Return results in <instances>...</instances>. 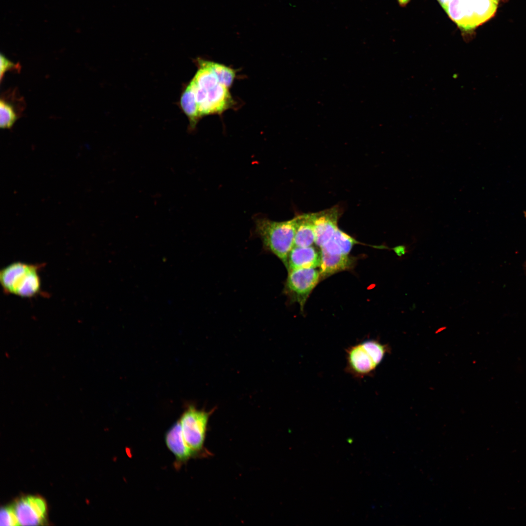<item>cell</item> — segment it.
I'll return each instance as SVG.
<instances>
[{
    "label": "cell",
    "mask_w": 526,
    "mask_h": 526,
    "mask_svg": "<svg viewBox=\"0 0 526 526\" xmlns=\"http://www.w3.org/2000/svg\"><path fill=\"white\" fill-rule=\"evenodd\" d=\"M192 90L201 118L222 114L234 105L229 89L219 83L214 73L202 70L188 84Z\"/></svg>",
    "instance_id": "6da1fadb"
},
{
    "label": "cell",
    "mask_w": 526,
    "mask_h": 526,
    "mask_svg": "<svg viewBox=\"0 0 526 526\" xmlns=\"http://www.w3.org/2000/svg\"><path fill=\"white\" fill-rule=\"evenodd\" d=\"M296 217L282 222L265 218L255 221V233L261 239L264 250L278 258L286 266L288 255L294 246Z\"/></svg>",
    "instance_id": "7a4b0ae2"
},
{
    "label": "cell",
    "mask_w": 526,
    "mask_h": 526,
    "mask_svg": "<svg viewBox=\"0 0 526 526\" xmlns=\"http://www.w3.org/2000/svg\"><path fill=\"white\" fill-rule=\"evenodd\" d=\"M43 263L15 262L0 271V283L3 291L24 298H32L41 293L39 270Z\"/></svg>",
    "instance_id": "3957f363"
},
{
    "label": "cell",
    "mask_w": 526,
    "mask_h": 526,
    "mask_svg": "<svg viewBox=\"0 0 526 526\" xmlns=\"http://www.w3.org/2000/svg\"><path fill=\"white\" fill-rule=\"evenodd\" d=\"M501 0H447L441 6L462 31L469 32L495 14Z\"/></svg>",
    "instance_id": "277c9868"
},
{
    "label": "cell",
    "mask_w": 526,
    "mask_h": 526,
    "mask_svg": "<svg viewBox=\"0 0 526 526\" xmlns=\"http://www.w3.org/2000/svg\"><path fill=\"white\" fill-rule=\"evenodd\" d=\"M387 352L386 345L375 339H366L346 350L345 370L357 378L373 374Z\"/></svg>",
    "instance_id": "5b68a950"
},
{
    "label": "cell",
    "mask_w": 526,
    "mask_h": 526,
    "mask_svg": "<svg viewBox=\"0 0 526 526\" xmlns=\"http://www.w3.org/2000/svg\"><path fill=\"white\" fill-rule=\"evenodd\" d=\"M211 412L190 406L184 412L179 422L185 441L196 454L204 446L207 423Z\"/></svg>",
    "instance_id": "8992f818"
},
{
    "label": "cell",
    "mask_w": 526,
    "mask_h": 526,
    "mask_svg": "<svg viewBox=\"0 0 526 526\" xmlns=\"http://www.w3.org/2000/svg\"><path fill=\"white\" fill-rule=\"evenodd\" d=\"M283 292L291 302H297L302 311L305 303L320 279L315 268H298L288 271Z\"/></svg>",
    "instance_id": "52a82bcc"
},
{
    "label": "cell",
    "mask_w": 526,
    "mask_h": 526,
    "mask_svg": "<svg viewBox=\"0 0 526 526\" xmlns=\"http://www.w3.org/2000/svg\"><path fill=\"white\" fill-rule=\"evenodd\" d=\"M314 214L315 243L320 247L332 237L338 228L340 210L338 206H334Z\"/></svg>",
    "instance_id": "ba28073f"
},
{
    "label": "cell",
    "mask_w": 526,
    "mask_h": 526,
    "mask_svg": "<svg viewBox=\"0 0 526 526\" xmlns=\"http://www.w3.org/2000/svg\"><path fill=\"white\" fill-rule=\"evenodd\" d=\"M165 441L168 449L175 457L176 468L180 467L196 454L185 441L179 421L168 430L165 435Z\"/></svg>",
    "instance_id": "9c48e42d"
},
{
    "label": "cell",
    "mask_w": 526,
    "mask_h": 526,
    "mask_svg": "<svg viewBox=\"0 0 526 526\" xmlns=\"http://www.w3.org/2000/svg\"><path fill=\"white\" fill-rule=\"evenodd\" d=\"M320 259V251L314 247L294 246L288 255L285 267L288 271L298 268H315L319 266Z\"/></svg>",
    "instance_id": "30bf717a"
},
{
    "label": "cell",
    "mask_w": 526,
    "mask_h": 526,
    "mask_svg": "<svg viewBox=\"0 0 526 526\" xmlns=\"http://www.w3.org/2000/svg\"><path fill=\"white\" fill-rule=\"evenodd\" d=\"M320 278L324 279L338 272L350 269L353 261L348 255L330 254L320 250Z\"/></svg>",
    "instance_id": "8fae6325"
},
{
    "label": "cell",
    "mask_w": 526,
    "mask_h": 526,
    "mask_svg": "<svg viewBox=\"0 0 526 526\" xmlns=\"http://www.w3.org/2000/svg\"><path fill=\"white\" fill-rule=\"evenodd\" d=\"M296 217L294 246H310L315 242L314 213H304Z\"/></svg>",
    "instance_id": "7c38bea8"
},
{
    "label": "cell",
    "mask_w": 526,
    "mask_h": 526,
    "mask_svg": "<svg viewBox=\"0 0 526 526\" xmlns=\"http://www.w3.org/2000/svg\"><path fill=\"white\" fill-rule=\"evenodd\" d=\"M3 94L0 100V127L1 129H10L19 117L23 107L16 106Z\"/></svg>",
    "instance_id": "4fadbf2b"
},
{
    "label": "cell",
    "mask_w": 526,
    "mask_h": 526,
    "mask_svg": "<svg viewBox=\"0 0 526 526\" xmlns=\"http://www.w3.org/2000/svg\"><path fill=\"white\" fill-rule=\"evenodd\" d=\"M13 506L19 525L37 526L43 523L44 522L32 508L26 497L18 499Z\"/></svg>",
    "instance_id": "5bb4252c"
},
{
    "label": "cell",
    "mask_w": 526,
    "mask_h": 526,
    "mask_svg": "<svg viewBox=\"0 0 526 526\" xmlns=\"http://www.w3.org/2000/svg\"><path fill=\"white\" fill-rule=\"evenodd\" d=\"M208 64L221 84L229 89L236 77L237 71L223 64L207 60Z\"/></svg>",
    "instance_id": "9a60e30c"
},
{
    "label": "cell",
    "mask_w": 526,
    "mask_h": 526,
    "mask_svg": "<svg viewBox=\"0 0 526 526\" xmlns=\"http://www.w3.org/2000/svg\"><path fill=\"white\" fill-rule=\"evenodd\" d=\"M330 240L340 252L344 255H348L353 245L358 243L355 239L338 228L336 230Z\"/></svg>",
    "instance_id": "2e32d148"
},
{
    "label": "cell",
    "mask_w": 526,
    "mask_h": 526,
    "mask_svg": "<svg viewBox=\"0 0 526 526\" xmlns=\"http://www.w3.org/2000/svg\"><path fill=\"white\" fill-rule=\"evenodd\" d=\"M26 497L33 510L44 522L47 514V506L45 501L38 496H28Z\"/></svg>",
    "instance_id": "e0dca14e"
},
{
    "label": "cell",
    "mask_w": 526,
    "mask_h": 526,
    "mask_svg": "<svg viewBox=\"0 0 526 526\" xmlns=\"http://www.w3.org/2000/svg\"><path fill=\"white\" fill-rule=\"evenodd\" d=\"M0 79L1 82L6 72L13 70H20V66L19 63H14L2 54H0Z\"/></svg>",
    "instance_id": "ac0fdd59"
},
{
    "label": "cell",
    "mask_w": 526,
    "mask_h": 526,
    "mask_svg": "<svg viewBox=\"0 0 526 526\" xmlns=\"http://www.w3.org/2000/svg\"><path fill=\"white\" fill-rule=\"evenodd\" d=\"M0 525L1 526H12L8 507H2L1 508L0 512Z\"/></svg>",
    "instance_id": "d6986e66"
},
{
    "label": "cell",
    "mask_w": 526,
    "mask_h": 526,
    "mask_svg": "<svg viewBox=\"0 0 526 526\" xmlns=\"http://www.w3.org/2000/svg\"><path fill=\"white\" fill-rule=\"evenodd\" d=\"M393 250L397 254V255L399 257H401L403 255H405L407 252H408V250L405 245H399L396 246L393 248Z\"/></svg>",
    "instance_id": "ffe728a7"
},
{
    "label": "cell",
    "mask_w": 526,
    "mask_h": 526,
    "mask_svg": "<svg viewBox=\"0 0 526 526\" xmlns=\"http://www.w3.org/2000/svg\"><path fill=\"white\" fill-rule=\"evenodd\" d=\"M410 0H397L398 3L401 5H405L409 2Z\"/></svg>",
    "instance_id": "44dd1931"
},
{
    "label": "cell",
    "mask_w": 526,
    "mask_h": 526,
    "mask_svg": "<svg viewBox=\"0 0 526 526\" xmlns=\"http://www.w3.org/2000/svg\"><path fill=\"white\" fill-rule=\"evenodd\" d=\"M524 216H525V218H526V211L524 212Z\"/></svg>",
    "instance_id": "7402d4cb"
}]
</instances>
